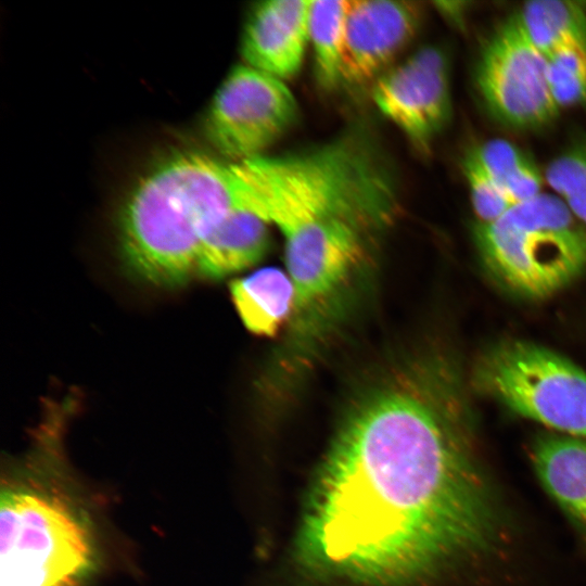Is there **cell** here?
<instances>
[{
  "label": "cell",
  "mask_w": 586,
  "mask_h": 586,
  "mask_svg": "<svg viewBox=\"0 0 586 586\" xmlns=\"http://www.w3.org/2000/svg\"><path fill=\"white\" fill-rule=\"evenodd\" d=\"M546 181L563 201L586 191V139L558 155L546 170Z\"/></svg>",
  "instance_id": "19"
},
{
  "label": "cell",
  "mask_w": 586,
  "mask_h": 586,
  "mask_svg": "<svg viewBox=\"0 0 586 586\" xmlns=\"http://www.w3.org/2000/svg\"><path fill=\"white\" fill-rule=\"evenodd\" d=\"M462 170L479 222L493 221L512 207L500 186L482 168L470 151L462 161Z\"/></svg>",
  "instance_id": "18"
},
{
  "label": "cell",
  "mask_w": 586,
  "mask_h": 586,
  "mask_svg": "<svg viewBox=\"0 0 586 586\" xmlns=\"http://www.w3.org/2000/svg\"><path fill=\"white\" fill-rule=\"evenodd\" d=\"M310 0H268L253 9L243 31L244 64L286 80L301 69L309 43Z\"/></svg>",
  "instance_id": "11"
},
{
  "label": "cell",
  "mask_w": 586,
  "mask_h": 586,
  "mask_svg": "<svg viewBox=\"0 0 586 586\" xmlns=\"http://www.w3.org/2000/svg\"><path fill=\"white\" fill-rule=\"evenodd\" d=\"M230 292L244 326L258 335H273L295 307L292 279L279 268H263L233 280Z\"/></svg>",
  "instance_id": "14"
},
{
  "label": "cell",
  "mask_w": 586,
  "mask_h": 586,
  "mask_svg": "<svg viewBox=\"0 0 586 586\" xmlns=\"http://www.w3.org/2000/svg\"><path fill=\"white\" fill-rule=\"evenodd\" d=\"M475 434L450 358L392 366L340 424L308 511L306 556L329 573L392 584L487 555L502 518Z\"/></svg>",
  "instance_id": "1"
},
{
  "label": "cell",
  "mask_w": 586,
  "mask_h": 586,
  "mask_svg": "<svg viewBox=\"0 0 586 586\" xmlns=\"http://www.w3.org/2000/svg\"><path fill=\"white\" fill-rule=\"evenodd\" d=\"M471 382L517 415L586 440V371L557 352L524 340L497 342L477 357Z\"/></svg>",
  "instance_id": "5"
},
{
  "label": "cell",
  "mask_w": 586,
  "mask_h": 586,
  "mask_svg": "<svg viewBox=\"0 0 586 586\" xmlns=\"http://www.w3.org/2000/svg\"><path fill=\"white\" fill-rule=\"evenodd\" d=\"M532 461L546 492L586 534V440L542 435L532 446Z\"/></svg>",
  "instance_id": "12"
},
{
  "label": "cell",
  "mask_w": 586,
  "mask_h": 586,
  "mask_svg": "<svg viewBox=\"0 0 586 586\" xmlns=\"http://www.w3.org/2000/svg\"><path fill=\"white\" fill-rule=\"evenodd\" d=\"M420 11L408 1L348 0L342 82L375 80L415 36Z\"/></svg>",
  "instance_id": "9"
},
{
  "label": "cell",
  "mask_w": 586,
  "mask_h": 586,
  "mask_svg": "<svg viewBox=\"0 0 586 586\" xmlns=\"http://www.w3.org/2000/svg\"><path fill=\"white\" fill-rule=\"evenodd\" d=\"M348 0H310L308 36L319 85L333 89L342 82Z\"/></svg>",
  "instance_id": "16"
},
{
  "label": "cell",
  "mask_w": 586,
  "mask_h": 586,
  "mask_svg": "<svg viewBox=\"0 0 586 586\" xmlns=\"http://www.w3.org/2000/svg\"><path fill=\"white\" fill-rule=\"evenodd\" d=\"M469 151L501 189L505 181L530 160L517 145L502 139L486 141Z\"/></svg>",
  "instance_id": "20"
},
{
  "label": "cell",
  "mask_w": 586,
  "mask_h": 586,
  "mask_svg": "<svg viewBox=\"0 0 586 586\" xmlns=\"http://www.w3.org/2000/svg\"><path fill=\"white\" fill-rule=\"evenodd\" d=\"M244 206L239 162L193 152L169 157L141 178L124 205L123 257L146 282L180 285L196 272L206 238Z\"/></svg>",
  "instance_id": "2"
},
{
  "label": "cell",
  "mask_w": 586,
  "mask_h": 586,
  "mask_svg": "<svg viewBox=\"0 0 586 586\" xmlns=\"http://www.w3.org/2000/svg\"><path fill=\"white\" fill-rule=\"evenodd\" d=\"M575 217L586 227V192L564 201Z\"/></svg>",
  "instance_id": "22"
},
{
  "label": "cell",
  "mask_w": 586,
  "mask_h": 586,
  "mask_svg": "<svg viewBox=\"0 0 586 586\" xmlns=\"http://www.w3.org/2000/svg\"><path fill=\"white\" fill-rule=\"evenodd\" d=\"M476 84L488 110L518 128L539 127L558 113L548 80V59L510 18L484 46Z\"/></svg>",
  "instance_id": "7"
},
{
  "label": "cell",
  "mask_w": 586,
  "mask_h": 586,
  "mask_svg": "<svg viewBox=\"0 0 586 586\" xmlns=\"http://www.w3.org/2000/svg\"><path fill=\"white\" fill-rule=\"evenodd\" d=\"M36 443L2 485L1 586H80L99 563L94 530L71 494L43 479Z\"/></svg>",
  "instance_id": "3"
},
{
  "label": "cell",
  "mask_w": 586,
  "mask_h": 586,
  "mask_svg": "<svg viewBox=\"0 0 586 586\" xmlns=\"http://www.w3.org/2000/svg\"><path fill=\"white\" fill-rule=\"evenodd\" d=\"M285 260L295 288V308L331 295L362 257L371 238L352 230H303L288 234Z\"/></svg>",
  "instance_id": "10"
},
{
  "label": "cell",
  "mask_w": 586,
  "mask_h": 586,
  "mask_svg": "<svg viewBox=\"0 0 586 586\" xmlns=\"http://www.w3.org/2000/svg\"><path fill=\"white\" fill-rule=\"evenodd\" d=\"M543 178L536 165L528 160L502 184L511 206L530 201L542 194Z\"/></svg>",
  "instance_id": "21"
},
{
  "label": "cell",
  "mask_w": 586,
  "mask_h": 586,
  "mask_svg": "<svg viewBox=\"0 0 586 586\" xmlns=\"http://www.w3.org/2000/svg\"><path fill=\"white\" fill-rule=\"evenodd\" d=\"M548 80L558 109L586 102V40L565 44L548 58Z\"/></svg>",
  "instance_id": "17"
},
{
  "label": "cell",
  "mask_w": 586,
  "mask_h": 586,
  "mask_svg": "<svg viewBox=\"0 0 586 586\" xmlns=\"http://www.w3.org/2000/svg\"><path fill=\"white\" fill-rule=\"evenodd\" d=\"M511 20L547 58L565 44L586 40L585 1H530Z\"/></svg>",
  "instance_id": "15"
},
{
  "label": "cell",
  "mask_w": 586,
  "mask_h": 586,
  "mask_svg": "<svg viewBox=\"0 0 586 586\" xmlns=\"http://www.w3.org/2000/svg\"><path fill=\"white\" fill-rule=\"evenodd\" d=\"M297 103L284 80L246 64L218 88L206 118L215 149L231 162L264 155L294 123Z\"/></svg>",
  "instance_id": "6"
},
{
  "label": "cell",
  "mask_w": 586,
  "mask_h": 586,
  "mask_svg": "<svg viewBox=\"0 0 586 586\" xmlns=\"http://www.w3.org/2000/svg\"><path fill=\"white\" fill-rule=\"evenodd\" d=\"M479 254L506 289L546 298L586 271V227L557 195L538 196L474 227Z\"/></svg>",
  "instance_id": "4"
},
{
  "label": "cell",
  "mask_w": 586,
  "mask_h": 586,
  "mask_svg": "<svg viewBox=\"0 0 586 586\" xmlns=\"http://www.w3.org/2000/svg\"><path fill=\"white\" fill-rule=\"evenodd\" d=\"M270 243L269 224L250 206L230 214L203 242L196 273L219 279L255 265Z\"/></svg>",
  "instance_id": "13"
},
{
  "label": "cell",
  "mask_w": 586,
  "mask_h": 586,
  "mask_svg": "<svg viewBox=\"0 0 586 586\" xmlns=\"http://www.w3.org/2000/svg\"><path fill=\"white\" fill-rule=\"evenodd\" d=\"M372 100L411 143L426 149L451 114L446 54L436 47L418 50L374 80Z\"/></svg>",
  "instance_id": "8"
}]
</instances>
